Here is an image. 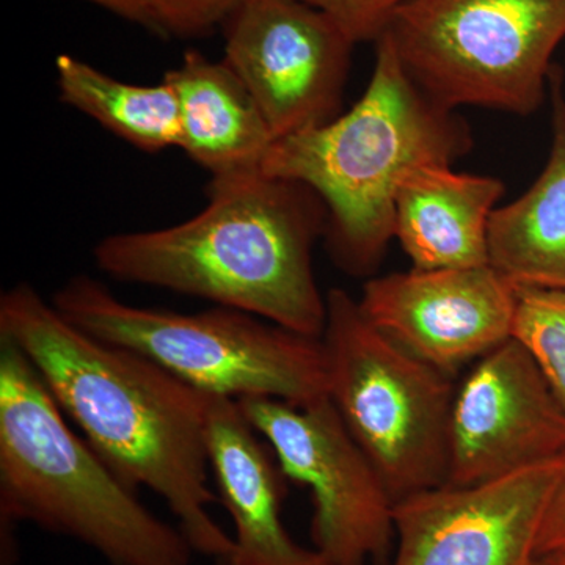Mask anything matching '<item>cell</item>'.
Wrapping results in <instances>:
<instances>
[{
  "instance_id": "obj_1",
  "label": "cell",
  "mask_w": 565,
  "mask_h": 565,
  "mask_svg": "<svg viewBox=\"0 0 565 565\" xmlns=\"http://www.w3.org/2000/svg\"><path fill=\"white\" fill-rule=\"evenodd\" d=\"M0 340L24 353L88 445L134 490L159 494L193 552L232 555L234 539L210 514V394L139 353L66 321L28 282L0 296Z\"/></svg>"
},
{
  "instance_id": "obj_2",
  "label": "cell",
  "mask_w": 565,
  "mask_h": 565,
  "mask_svg": "<svg viewBox=\"0 0 565 565\" xmlns=\"http://www.w3.org/2000/svg\"><path fill=\"white\" fill-rule=\"evenodd\" d=\"M206 207L189 221L110 234L93 250L118 281L202 297L305 337L322 338L327 297L313 245L327 214L313 191L264 173L211 181Z\"/></svg>"
},
{
  "instance_id": "obj_3",
  "label": "cell",
  "mask_w": 565,
  "mask_h": 565,
  "mask_svg": "<svg viewBox=\"0 0 565 565\" xmlns=\"http://www.w3.org/2000/svg\"><path fill=\"white\" fill-rule=\"evenodd\" d=\"M362 98L343 115L274 141L266 177L302 184L327 210L334 264L352 277L374 273L394 237V203L416 167L471 150L467 122L419 90L385 35Z\"/></svg>"
},
{
  "instance_id": "obj_4",
  "label": "cell",
  "mask_w": 565,
  "mask_h": 565,
  "mask_svg": "<svg viewBox=\"0 0 565 565\" xmlns=\"http://www.w3.org/2000/svg\"><path fill=\"white\" fill-rule=\"evenodd\" d=\"M0 519L32 523L90 546L109 565H189L180 527L71 429L32 363L0 340Z\"/></svg>"
},
{
  "instance_id": "obj_5",
  "label": "cell",
  "mask_w": 565,
  "mask_h": 565,
  "mask_svg": "<svg viewBox=\"0 0 565 565\" xmlns=\"http://www.w3.org/2000/svg\"><path fill=\"white\" fill-rule=\"evenodd\" d=\"M51 302L82 332L139 353L200 392L294 405L329 397L322 338L258 316L225 307L200 313L134 307L88 275L71 278Z\"/></svg>"
},
{
  "instance_id": "obj_6",
  "label": "cell",
  "mask_w": 565,
  "mask_h": 565,
  "mask_svg": "<svg viewBox=\"0 0 565 565\" xmlns=\"http://www.w3.org/2000/svg\"><path fill=\"white\" fill-rule=\"evenodd\" d=\"M384 35L438 106L530 115L565 40V0H405Z\"/></svg>"
},
{
  "instance_id": "obj_7",
  "label": "cell",
  "mask_w": 565,
  "mask_h": 565,
  "mask_svg": "<svg viewBox=\"0 0 565 565\" xmlns=\"http://www.w3.org/2000/svg\"><path fill=\"white\" fill-rule=\"evenodd\" d=\"M329 397L394 503L446 484L452 375L415 359L364 319L344 289L327 294Z\"/></svg>"
},
{
  "instance_id": "obj_8",
  "label": "cell",
  "mask_w": 565,
  "mask_h": 565,
  "mask_svg": "<svg viewBox=\"0 0 565 565\" xmlns=\"http://www.w3.org/2000/svg\"><path fill=\"white\" fill-rule=\"evenodd\" d=\"M281 473L313 497L311 537L330 565L384 564L394 542V500L330 397L294 405L239 399Z\"/></svg>"
},
{
  "instance_id": "obj_9",
  "label": "cell",
  "mask_w": 565,
  "mask_h": 565,
  "mask_svg": "<svg viewBox=\"0 0 565 565\" xmlns=\"http://www.w3.org/2000/svg\"><path fill=\"white\" fill-rule=\"evenodd\" d=\"M225 61L275 139L326 125L341 107L355 43L302 0H241L223 22Z\"/></svg>"
},
{
  "instance_id": "obj_10",
  "label": "cell",
  "mask_w": 565,
  "mask_h": 565,
  "mask_svg": "<svg viewBox=\"0 0 565 565\" xmlns=\"http://www.w3.org/2000/svg\"><path fill=\"white\" fill-rule=\"evenodd\" d=\"M565 457L476 486H440L394 504L390 565H530Z\"/></svg>"
},
{
  "instance_id": "obj_11",
  "label": "cell",
  "mask_w": 565,
  "mask_h": 565,
  "mask_svg": "<svg viewBox=\"0 0 565 565\" xmlns=\"http://www.w3.org/2000/svg\"><path fill=\"white\" fill-rule=\"evenodd\" d=\"M559 457L565 405L533 356L509 338L456 388L446 484H484Z\"/></svg>"
},
{
  "instance_id": "obj_12",
  "label": "cell",
  "mask_w": 565,
  "mask_h": 565,
  "mask_svg": "<svg viewBox=\"0 0 565 565\" xmlns=\"http://www.w3.org/2000/svg\"><path fill=\"white\" fill-rule=\"evenodd\" d=\"M515 300V282L484 266L370 278L356 302L394 344L455 375L511 338Z\"/></svg>"
},
{
  "instance_id": "obj_13",
  "label": "cell",
  "mask_w": 565,
  "mask_h": 565,
  "mask_svg": "<svg viewBox=\"0 0 565 565\" xmlns=\"http://www.w3.org/2000/svg\"><path fill=\"white\" fill-rule=\"evenodd\" d=\"M259 438L239 401L210 394L207 460L218 500L233 520L234 559L239 565H330L286 530L281 468Z\"/></svg>"
},
{
  "instance_id": "obj_14",
  "label": "cell",
  "mask_w": 565,
  "mask_h": 565,
  "mask_svg": "<svg viewBox=\"0 0 565 565\" xmlns=\"http://www.w3.org/2000/svg\"><path fill=\"white\" fill-rule=\"evenodd\" d=\"M504 184L484 174L424 163L405 178L394 203V237L415 269L490 266L489 225Z\"/></svg>"
},
{
  "instance_id": "obj_15",
  "label": "cell",
  "mask_w": 565,
  "mask_h": 565,
  "mask_svg": "<svg viewBox=\"0 0 565 565\" xmlns=\"http://www.w3.org/2000/svg\"><path fill=\"white\" fill-rule=\"evenodd\" d=\"M180 110V148L211 181L263 173L275 139L250 90L225 61L188 51L166 73Z\"/></svg>"
},
{
  "instance_id": "obj_16",
  "label": "cell",
  "mask_w": 565,
  "mask_h": 565,
  "mask_svg": "<svg viewBox=\"0 0 565 565\" xmlns=\"http://www.w3.org/2000/svg\"><path fill=\"white\" fill-rule=\"evenodd\" d=\"M552 147L534 184L497 207L489 225L490 266L516 286L565 289V88L552 70Z\"/></svg>"
},
{
  "instance_id": "obj_17",
  "label": "cell",
  "mask_w": 565,
  "mask_h": 565,
  "mask_svg": "<svg viewBox=\"0 0 565 565\" xmlns=\"http://www.w3.org/2000/svg\"><path fill=\"white\" fill-rule=\"evenodd\" d=\"M61 99L98 121L115 136L159 152L180 148V110L172 85H136L115 79L70 54L55 58Z\"/></svg>"
},
{
  "instance_id": "obj_18",
  "label": "cell",
  "mask_w": 565,
  "mask_h": 565,
  "mask_svg": "<svg viewBox=\"0 0 565 565\" xmlns=\"http://www.w3.org/2000/svg\"><path fill=\"white\" fill-rule=\"evenodd\" d=\"M511 338L533 356L565 405V289L516 286Z\"/></svg>"
},
{
  "instance_id": "obj_19",
  "label": "cell",
  "mask_w": 565,
  "mask_h": 565,
  "mask_svg": "<svg viewBox=\"0 0 565 565\" xmlns=\"http://www.w3.org/2000/svg\"><path fill=\"white\" fill-rule=\"evenodd\" d=\"M151 32L161 36L199 39L228 20L241 0H137Z\"/></svg>"
},
{
  "instance_id": "obj_20",
  "label": "cell",
  "mask_w": 565,
  "mask_h": 565,
  "mask_svg": "<svg viewBox=\"0 0 565 565\" xmlns=\"http://www.w3.org/2000/svg\"><path fill=\"white\" fill-rule=\"evenodd\" d=\"M322 11L352 43L377 41L405 0H302Z\"/></svg>"
},
{
  "instance_id": "obj_21",
  "label": "cell",
  "mask_w": 565,
  "mask_h": 565,
  "mask_svg": "<svg viewBox=\"0 0 565 565\" xmlns=\"http://www.w3.org/2000/svg\"><path fill=\"white\" fill-rule=\"evenodd\" d=\"M535 555L565 557V478L546 511Z\"/></svg>"
},
{
  "instance_id": "obj_22",
  "label": "cell",
  "mask_w": 565,
  "mask_h": 565,
  "mask_svg": "<svg viewBox=\"0 0 565 565\" xmlns=\"http://www.w3.org/2000/svg\"><path fill=\"white\" fill-rule=\"evenodd\" d=\"M85 2L102 7V9L117 14L122 20L134 22V24H139L141 28L151 31L150 21H148L147 14L141 10L137 0H85Z\"/></svg>"
},
{
  "instance_id": "obj_23",
  "label": "cell",
  "mask_w": 565,
  "mask_h": 565,
  "mask_svg": "<svg viewBox=\"0 0 565 565\" xmlns=\"http://www.w3.org/2000/svg\"><path fill=\"white\" fill-rule=\"evenodd\" d=\"M530 565H565L563 561L557 559V557L545 556V557H535L533 563Z\"/></svg>"
},
{
  "instance_id": "obj_24",
  "label": "cell",
  "mask_w": 565,
  "mask_h": 565,
  "mask_svg": "<svg viewBox=\"0 0 565 565\" xmlns=\"http://www.w3.org/2000/svg\"><path fill=\"white\" fill-rule=\"evenodd\" d=\"M212 565H239V563H237V561L234 559L232 553V555L215 557L214 563H212Z\"/></svg>"
},
{
  "instance_id": "obj_25",
  "label": "cell",
  "mask_w": 565,
  "mask_h": 565,
  "mask_svg": "<svg viewBox=\"0 0 565 565\" xmlns=\"http://www.w3.org/2000/svg\"><path fill=\"white\" fill-rule=\"evenodd\" d=\"M552 557H555V556H552ZM557 559H561V561H563V563H565V557H557Z\"/></svg>"
}]
</instances>
